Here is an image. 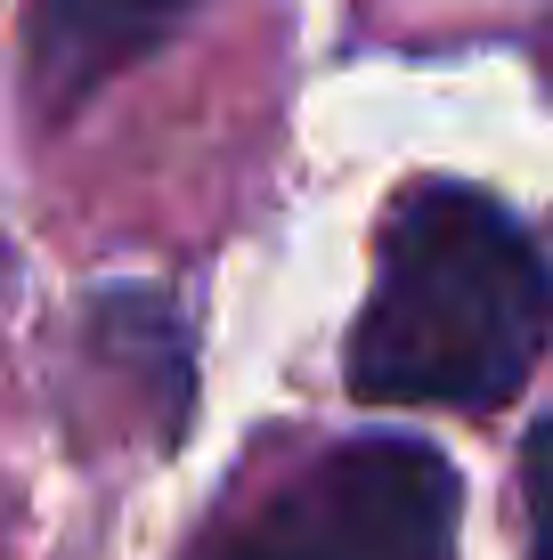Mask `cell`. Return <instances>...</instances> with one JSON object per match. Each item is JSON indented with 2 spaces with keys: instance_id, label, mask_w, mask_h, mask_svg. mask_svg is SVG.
Wrapping results in <instances>:
<instances>
[{
  "instance_id": "6da1fadb",
  "label": "cell",
  "mask_w": 553,
  "mask_h": 560,
  "mask_svg": "<svg viewBox=\"0 0 553 560\" xmlns=\"http://www.w3.org/2000/svg\"><path fill=\"white\" fill-rule=\"evenodd\" d=\"M553 350V268L497 196L415 179L383 211L375 284L350 325V398L488 415Z\"/></svg>"
},
{
  "instance_id": "7a4b0ae2",
  "label": "cell",
  "mask_w": 553,
  "mask_h": 560,
  "mask_svg": "<svg viewBox=\"0 0 553 560\" xmlns=\"http://www.w3.org/2000/svg\"><path fill=\"white\" fill-rule=\"evenodd\" d=\"M456 471L424 439H350L228 512L187 560H448Z\"/></svg>"
},
{
  "instance_id": "3957f363",
  "label": "cell",
  "mask_w": 553,
  "mask_h": 560,
  "mask_svg": "<svg viewBox=\"0 0 553 560\" xmlns=\"http://www.w3.org/2000/svg\"><path fill=\"white\" fill-rule=\"evenodd\" d=\"M196 16V0H33L25 16V82L33 106L73 114L99 98L114 73H130L147 49H163L171 33Z\"/></svg>"
},
{
  "instance_id": "277c9868",
  "label": "cell",
  "mask_w": 553,
  "mask_h": 560,
  "mask_svg": "<svg viewBox=\"0 0 553 560\" xmlns=\"http://www.w3.org/2000/svg\"><path fill=\"white\" fill-rule=\"evenodd\" d=\"M521 512H529V560H553V415L521 439Z\"/></svg>"
}]
</instances>
